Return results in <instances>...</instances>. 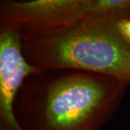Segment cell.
<instances>
[{
    "label": "cell",
    "mask_w": 130,
    "mask_h": 130,
    "mask_svg": "<svg viewBox=\"0 0 130 130\" xmlns=\"http://www.w3.org/2000/svg\"><path fill=\"white\" fill-rule=\"evenodd\" d=\"M119 31L122 37L130 43V18H122L117 23Z\"/></svg>",
    "instance_id": "obj_5"
},
{
    "label": "cell",
    "mask_w": 130,
    "mask_h": 130,
    "mask_svg": "<svg viewBox=\"0 0 130 130\" xmlns=\"http://www.w3.org/2000/svg\"><path fill=\"white\" fill-rule=\"evenodd\" d=\"M41 70L25 59L18 31L0 28V130H25L14 114L15 101L25 79Z\"/></svg>",
    "instance_id": "obj_4"
},
{
    "label": "cell",
    "mask_w": 130,
    "mask_h": 130,
    "mask_svg": "<svg viewBox=\"0 0 130 130\" xmlns=\"http://www.w3.org/2000/svg\"><path fill=\"white\" fill-rule=\"evenodd\" d=\"M128 84L89 72L41 70L25 79L14 114L25 130H101L118 109Z\"/></svg>",
    "instance_id": "obj_1"
},
{
    "label": "cell",
    "mask_w": 130,
    "mask_h": 130,
    "mask_svg": "<svg viewBox=\"0 0 130 130\" xmlns=\"http://www.w3.org/2000/svg\"><path fill=\"white\" fill-rule=\"evenodd\" d=\"M124 14H103L70 27L22 41L30 64L43 70H72L130 83V43L117 27Z\"/></svg>",
    "instance_id": "obj_2"
},
{
    "label": "cell",
    "mask_w": 130,
    "mask_h": 130,
    "mask_svg": "<svg viewBox=\"0 0 130 130\" xmlns=\"http://www.w3.org/2000/svg\"><path fill=\"white\" fill-rule=\"evenodd\" d=\"M111 14L130 18V0H4L0 3V28L17 30L24 41Z\"/></svg>",
    "instance_id": "obj_3"
}]
</instances>
